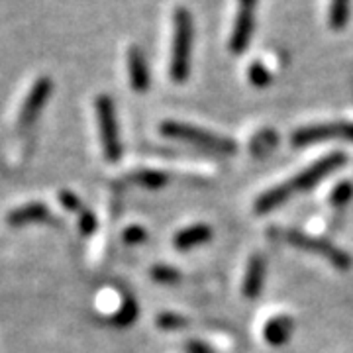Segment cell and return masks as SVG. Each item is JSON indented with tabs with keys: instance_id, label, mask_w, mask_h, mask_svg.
I'll return each mask as SVG.
<instances>
[{
	"instance_id": "cell-3",
	"label": "cell",
	"mask_w": 353,
	"mask_h": 353,
	"mask_svg": "<svg viewBox=\"0 0 353 353\" xmlns=\"http://www.w3.org/2000/svg\"><path fill=\"white\" fill-rule=\"evenodd\" d=\"M281 238H285V241L292 245V248H299L303 252L314 253V255H320L324 257L326 261L334 265L336 269H350L353 265L350 253L343 252L340 248H336L334 243H330L326 240H320V238H312L304 232H299V230H287V232H281Z\"/></svg>"
},
{
	"instance_id": "cell-20",
	"label": "cell",
	"mask_w": 353,
	"mask_h": 353,
	"mask_svg": "<svg viewBox=\"0 0 353 353\" xmlns=\"http://www.w3.org/2000/svg\"><path fill=\"white\" fill-rule=\"evenodd\" d=\"M353 199V183L350 181H343L340 183L336 189L332 190V194H330V204L334 206V208H343L345 204H350Z\"/></svg>"
},
{
	"instance_id": "cell-7",
	"label": "cell",
	"mask_w": 353,
	"mask_h": 353,
	"mask_svg": "<svg viewBox=\"0 0 353 353\" xmlns=\"http://www.w3.org/2000/svg\"><path fill=\"white\" fill-rule=\"evenodd\" d=\"M51 92H53V81L50 77H39L38 81L32 85L24 104H22V110L18 116L20 128H30L38 120L39 112L43 110V106L50 101Z\"/></svg>"
},
{
	"instance_id": "cell-26",
	"label": "cell",
	"mask_w": 353,
	"mask_h": 353,
	"mask_svg": "<svg viewBox=\"0 0 353 353\" xmlns=\"http://www.w3.org/2000/svg\"><path fill=\"white\" fill-rule=\"evenodd\" d=\"M187 352L189 353H214L206 343H202L199 340H192L187 343Z\"/></svg>"
},
{
	"instance_id": "cell-25",
	"label": "cell",
	"mask_w": 353,
	"mask_h": 353,
	"mask_svg": "<svg viewBox=\"0 0 353 353\" xmlns=\"http://www.w3.org/2000/svg\"><path fill=\"white\" fill-rule=\"evenodd\" d=\"M122 238L130 245H138V243H143V241L148 240V232H145V228L141 226H130L126 228Z\"/></svg>"
},
{
	"instance_id": "cell-12",
	"label": "cell",
	"mask_w": 353,
	"mask_h": 353,
	"mask_svg": "<svg viewBox=\"0 0 353 353\" xmlns=\"http://www.w3.org/2000/svg\"><path fill=\"white\" fill-rule=\"evenodd\" d=\"M210 240H212V228L206 224H194V226L181 230L175 236L173 243L179 252H189V250L208 243Z\"/></svg>"
},
{
	"instance_id": "cell-15",
	"label": "cell",
	"mask_w": 353,
	"mask_h": 353,
	"mask_svg": "<svg viewBox=\"0 0 353 353\" xmlns=\"http://www.w3.org/2000/svg\"><path fill=\"white\" fill-rule=\"evenodd\" d=\"M352 0H332L330 2V26L334 30H343L350 22Z\"/></svg>"
},
{
	"instance_id": "cell-16",
	"label": "cell",
	"mask_w": 353,
	"mask_h": 353,
	"mask_svg": "<svg viewBox=\"0 0 353 353\" xmlns=\"http://www.w3.org/2000/svg\"><path fill=\"white\" fill-rule=\"evenodd\" d=\"M139 314L138 303L132 299V296H126L124 303L120 306V310L112 316V324L118 326V328H126V326H132L136 322V318Z\"/></svg>"
},
{
	"instance_id": "cell-4",
	"label": "cell",
	"mask_w": 353,
	"mask_h": 353,
	"mask_svg": "<svg viewBox=\"0 0 353 353\" xmlns=\"http://www.w3.org/2000/svg\"><path fill=\"white\" fill-rule=\"evenodd\" d=\"M345 163H347V155L345 153H330V155H324L322 159H318L316 163L308 165L303 173L292 176L289 183H283V185H285V189L289 192V196H292L294 192H306V190L314 189L320 181H324L328 175L336 173Z\"/></svg>"
},
{
	"instance_id": "cell-23",
	"label": "cell",
	"mask_w": 353,
	"mask_h": 353,
	"mask_svg": "<svg viewBox=\"0 0 353 353\" xmlns=\"http://www.w3.org/2000/svg\"><path fill=\"white\" fill-rule=\"evenodd\" d=\"M59 202L63 204L67 210L77 212V214H81V212L85 210V206H83L81 199L77 196L75 192H71V190H61V192H59Z\"/></svg>"
},
{
	"instance_id": "cell-18",
	"label": "cell",
	"mask_w": 353,
	"mask_h": 353,
	"mask_svg": "<svg viewBox=\"0 0 353 353\" xmlns=\"http://www.w3.org/2000/svg\"><path fill=\"white\" fill-rule=\"evenodd\" d=\"M277 143V134L273 130H263L259 132L252 141V152L255 155H265L267 152H271Z\"/></svg>"
},
{
	"instance_id": "cell-5",
	"label": "cell",
	"mask_w": 353,
	"mask_h": 353,
	"mask_svg": "<svg viewBox=\"0 0 353 353\" xmlns=\"http://www.w3.org/2000/svg\"><path fill=\"white\" fill-rule=\"evenodd\" d=\"M97 118H99V130H101L102 148L104 157L108 161H118L122 157V141H120V130L116 120V106L114 101L106 94L97 99Z\"/></svg>"
},
{
	"instance_id": "cell-8",
	"label": "cell",
	"mask_w": 353,
	"mask_h": 353,
	"mask_svg": "<svg viewBox=\"0 0 353 353\" xmlns=\"http://www.w3.org/2000/svg\"><path fill=\"white\" fill-rule=\"evenodd\" d=\"M238 2H240V10L230 38V51L236 55L245 51L252 41L253 28H255V8H257V0H238Z\"/></svg>"
},
{
	"instance_id": "cell-10",
	"label": "cell",
	"mask_w": 353,
	"mask_h": 353,
	"mask_svg": "<svg viewBox=\"0 0 353 353\" xmlns=\"http://www.w3.org/2000/svg\"><path fill=\"white\" fill-rule=\"evenodd\" d=\"M128 71H130V83L136 92H145L150 88V67L138 48L128 51Z\"/></svg>"
},
{
	"instance_id": "cell-17",
	"label": "cell",
	"mask_w": 353,
	"mask_h": 353,
	"mask_svg": "<svg viewBox=\"0 0 353 353\" xmlns=\"http://www.w3.org/2000/svg\"><path fill=\"white\" fill-rule=\"evenodd\" d=\"M136 183L141 185L143 189H150V190H157V189H163L165 185H167V175L161 173V171H152V169H143V171H138L136 175Z\"/></svg>"
},
{
	"instance_id": "cell-24",
	"label": "cell",
	"mask_w": 353,
	"mask_h": 353,
	"mask_svg": "<svg viewBox=\"0 0 353 353\" xmlns=\"http://www.w3.org/2000/svg\"><path fill=\"white\" fill-rule=\"evenodd\" d=\"M79 230H81L83 236H90V234L97 232V216L87 208L79 214Z\"/></svg>"
},
{
	"instance_id": "cell-22",
	"label": "cell",
	"mask_w": 353,
	"mask_h": 353,
	"mask_svg": "<svg viewBox=\"0 0 353 353\" xmlns=\"http://www.w3.org/2000/svg\"><path fill=\"white\" fill-rule=\"evenodd\" d=\"M189 322H187V318H183V316L173 314V312H163V314H159L157 318V326L161 330H167V332H173V330H181L185 328Z\"/></svg>"
},
{
	"instance_id": "cell-1",
	"label": "cell",
	"mask_w": 353,
	"mask_h": 353,
	"mask_svg": "<svg viewBox=\"0 0 353 353\" xmlns=\"http://www.w3.org/2000/svg\"><path fill=\"white\" fill-rule=\"evenodd\" d=\"M192 16L187 8H176L173 16V50L169 73L176 83L187 81L190 75V53H192Z\"/></svg>"
},
{
	"instance_id": "cell-19",
	"label": "cell",
	"mask_w": 353,
	"mask_h": 353,
	"mask_svg": "<svg viewBox=\"0 0 353 353\" xmlns=\"http://www.w3.org/2000/svg\"><path fill=\"white\" fill-rule=\"evenodd\" d=\"M152 279L159 285H176L181 281V273L171 265H155L152 269Z\"/></svg>"
},
{
	"instance_id": "cell-21",
	"label": "cell",
	"mask_w": 353,
	"mask_h": 353,
	"mask_svg": "<svg viewBox=\"0 0 353 353\" xmlns=\"http://www.w3.org/2000/svg\"><path fill=\"white\" fill-rule=\"evenodd\" d=\"M248 79L252 81V85L263 88V87H267L269 83H271V73H269V69H267L263 63H259V61H257V63L250 65Z\"/></svg>"
},
{
	"instance_id": "cell-9",
	"label": "cell",
	"mask_w": 353,
	"mask_h": 353,
	"mask_svg": "<svg viewBox=\"0 0 353 353\" xmlns=\"http://www.w3.org/2000/svg\"><path fill=\"white\" fill-rule=\"evenodd\" d=\"M265 273H267V261L261 253L252 255L248 269H245V277H243V296L245 299H257L263 290Z\"/></svg>"
},
{
	"instance_id": "cell-6",
	"label": "cell",
	"mask_w": 353,
	"mask_h": 353,
	"mask_svg": "<svg viewBox=\"0 0 353 353\" xmlns=\"http://www.w3.org/2000/svg\"><path fill=\"white\" fill-rule=\"evenodd\" d=\"M326 139H345L353 141V122H326V124H312V126L299 128L292 134V145H310Z\"/></svg>"
},
{
	"instance_id": "cell-11",
	"label": "cell",
	"mask_w": 353,
	"mask_h": 353,
	"mask_svg": "<svg viewBox=\"0 0 353 353\" xmlns=\"http://www.w3.org/2000/svg\"><path fill=\"white\" fill-rule=\"evenodd\" d=\"M50 218V208L41 202H28L24 206H18L8 212L6 222L10 226H26V224H36L46 222Z\"/></svg>"
},
{
	"instance_id": "cell-14",
	"label": "cell",
	"mask_w": 353,
	"mask_h": 353,
	"mask_svg": "<svg viewBox=\"0 0 353 353\" xmlns=\"http://www.w3.org/2000/svg\"><path fill=\"white\" fill-rule=\"evenodd\" d=\"M289 199L290 196L289 192H287V189H285V185H277V187H273V189L265 190L263 194L255 201L253 208H255L257 214H267V212L275 210L281 204H285Z\"/></svg>"
},
{
	"instance_id": "cell-13",
	"label": "cell",
	"mask_w": 353,
	"mask_h": 353,
	"mask_svg": "<svg viewBox=\"0 0 353 353\" xmlns=\"http://www.w3.org/2000/svg\"><path fill=\"white\" fill-rule=\"evenodd\" d=\"M292 330H294V322L290 316H275L265 324L263 338L269 345L279 347V345H285L290 340Z\"/></svg>"
},
{
	"instance_id": "cell-2",
	"label": "cell",
	"mask_w": 353,
	"mask_h": 353,
	"mask_svg": "<svg viewBox=\"0 0 353 353\" xmlns=\"http://www.w3.org/2000/svg\"><path fill=\"white\" fill-rule=\"evenodd\" d=\"M161 134L165 138L179 139V141H185V143H190V145H196L204 152L220 153V155H234L238 152V145L232 139L224 138V136H216L208 130L183 124V122H173V120L163 122L161 124Z\"/></svg>"
}]
</instances>
